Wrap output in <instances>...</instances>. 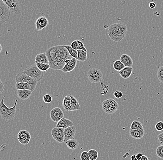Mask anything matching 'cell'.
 <instances>
[{
  "label": "cell",
  "instance_id": "20",
  "mask_svg": "<svg viewBox=\"0 0 163 160\" xmlns=\"http://www.w3.org/2000/svg\"><path fill=\"white\" fill-rule=\"evenodd\" d=\"M133 69L132 67H125L123 69L119 72V73L123 78H129L132 75Z\"/></svg>",
  "mask_w": 163,
  "mask_h": 160
},
{
  "label": "cell",
  "instance_id": "10",
  "mask_svg": "<svg viewBox=\"0 0 163 160\" xmlns=\"http://www.w3.org/2000/svg\"><path fill=\"white\" fill-rule=\"evenodd\" d=\"M52 135L54 139L58 143L65 142V129L61 127H56L52 130Z\"/></svg>",
  "mask_w": 163,
  "mask_h": 160
},
{
  "label": "cell",
  "instance_id": "3",
  "mask_svg": "<svg viewBox=\"0 0 163 160\" xmlns=\"http://www.w3.org/2000/svg\"><path fill=\"white\" fill-rule=\"evenodd\" d=\"M5 96H3L2 100L0 102V112L1 117L6 120H10L15 117L16 113V106L17 104L18 100H16L14 105L12 107H9L5 105L4 102V100Z\"/></svg>",
  "mask_w": 163,
  "mask_h": 160
},
{
  "label": "cell",
  "instance_id": "44",
  "mask_svg": "<svg viewBox=\"0 0 163 160\" xmlns=\"http://www.w3.org/2000/svg\"><path fill=\"white\" fill-rule=\"evenodd\" d=\"M131 160H138L136 156L135 155H132L131 157Z\"/></svg>",
  "mask_w": 163,
  "mask_h": 160
},
{
  "label": "cell",
  "instance_id": "12",
  "mask_svg": "<svg viewBox=\"0 0 163 160\" xmlns=\"http://www.w3.org/2000/svg\"><path fill=\"white\" fill-rule=\"evenodd\" d=\"M50 117L52 121L58 123L64 117V113L59 107H56L52 109L50 113Z\"/></svg>",
  "mask_w": 163,
  "mask_h": 160
},
{
  "label": "cell",
  "instance_id": "16",
  "mask_svg": "<svg viewBox=\"0 0 163 160\" xmlns=\"http://www.w3.org/2000/svg\"><path fill=\"white\" fill-rule=\"evenodd\" d=\"M32 93L31 90L28 89L18 90L17 92L18 97L21 100H25L29 99Z\"/></svg>",
  "mask_w": 163,
  "mask_h": 160
},
{
  "label": "cell",
  "instance_id": "25",
  "mask_svg": "<svg viewBox=\"0 0 163 160\" xmlns=\"http://www.w3.org/2000/svg\"><path fill=\"white\" fill-rule=\"evenodd\" d=\"M78 52V56L77 60L81 62H85L87 59V52L82 50H77Z\"/></svg>",
  "mask_w": 163,
  "mask_h": 160
},
{
  "label": "cell",
  "instance_id": "34",
  "mask_svg": "<svg viewBox=\"0 0 163 160\" xmlns=\"http://www.w3.org/2000/svg\"><path fill=\"white\" fill-rule=\"evenodd\" d=\"M157 78L160 82L163 83V66L160 67L157 70Z\"/></svg>",
  "mask_w": 163,
  "mask_h": 160
},
{
  "label": "cell",
  "instance_id": "7",
  "mask_svg": "<svg viewBox=\"0 0 163 160\" xmlns=\"http://www.w3.org/2000/svg\"><path fill=\"white\" fill-rule=\"evenodd\" d=\"M88 77L90 82L97 83L103 79V75L101 70L97 68H91L88 72Z\"/></svg>",
  "mask_w": 163,
  "mask_h": 160
},
{
  "label": "cell",
  "instance_id": "21",
  "mask_svg": "<svg viewBox=\"0 0 163 160\" xmlns=\"http://www.w3.org/2000/svg\"><path fill=\"white\" fill-rule=\"evenodd\" d=\"M35 62L49 64L48 58L45 53L38 54L35 57Z\"/></svg>",
  "mask_w": 163,
  "mask_h": 160
},
{
  "label": "cell",
  "instance_id": "35",
  "mask_svg": "<svg viewBox=\"0 0 163 160\" xmlns=\"http://www.w3.org/2000/svg\"><path fill=\"white\" fill-rule=\"evenodd\" d=\"M80 159L81 160H90L88 152L84 151L82 152L80 156Z\"/></svg>",
  "mask_w": 163,
  "mask_h": 160
},
{
  "label": "cell",
  "instance_id": "19",
  "mask_svg": "<svg viewBox=\"0 0 163 160\" xmlns=\"http://www.w3.org/2000/svg\"><path fill=\"white\" fill-rule=\"evenodd\" d=\"M120 60L125 67H132L133 65V59L127 54H122L120 56Z\"/></svg>",
  "mask_w": 163,
  "mask_h": 160
},
{
  "label": "cell",
  "instance_id": "36",
  "mask_svg": "<svg viewBox=\"0 0 163 160\" xmlns=\"http://www.w3.org/2000/svg\"><path fill=\"white\" fill-rule=\"evenodd\" d=\"M82 50L83 51H85L87 52V50L85 47L84 44H83L82 42L81 41L78 40V47H77V50Z\"/></svg>",
  "mask_w": 163,
  "mask_h": 160
},
{
  "label": "cell",
  "instance_id": "6",
  "mask_svg": "<svg viewBox=\"0 0 163 160\" xmlns=\"http://www.w3.org/2000/svg\"><path fill=\"white\" fill-rule=\"evenodd\" d=\"M15 80L16 82H24L30 85L31 87L32 92L34 91L38 82L36 80L32 79V77L28 76L24 71L21 72L16 75L15 77Z\"/></svg>",
  "mask_w": 163,
  "mask_h": 160
},
{
  "label": "cell",
  "instance_id": "30",
  "mask_svg": "<svg viewBox=\"0 0 163 160\" xmlns=\"http://www.w3.org/2000/svg\"><path fill=\"white\" fill-rule=\"evenodd\" d=\"M35 65L41 71L43 72H45L51 68L50 65L46 63H41L38 62H35Z\"/></svg>",
  "mask_w": 163,
  "mask_h": 160
},
{
  "label": "cell",
  "instance_id": "43",
  "mask_svg": "<svg viewBox=\"0 0 163 160\" xmlns=\"http://www.w3.org/2000/svg\"><path fill=\"white\" fill-rule=\"evenodd\" d=\"M136 156L138 160H140V159H141V158H142V157L143 155L141 153H138L136 155Z\"/></svg>",
  "mask_w": 163,
  "mask_h": 160
},
{
  "label": "cell",
  "instance_id": "28",
  "mask_svg": "<svg viewBox=\"0 0 163 160\" xmlns=\"http://www.w3.org/2000/svg\"><path fill=\"white\" fill-rule=\"evenodd\" d=\"M64 46L68 50L69 53L72 58L77 59L78 56V52L77 50H75L74 49L72 48L71 45H64Z\"/></svg>",
  "mask_w": 163,
  "mask_h": 160
},
{
  "label": "cell",
  "instance_id": "37",
  "mask_svg": "<svg viewBox=\"0 0 163 160\" xmlns=\"http://www.w3.org/2000/svg\"><path fill=\"white\" fill-rule=\"evenodd\" d=\"M155 129L157 131H162L163 130V122L160 121L155 125Z\"/></svg>",
  "mask_w": 163,
  "mask_h": 160
},
{
  "label": "cell",
  "instance_id": "42",
  "mask_svg": "<svg viewBox=\"0 0 163 160\" xmlns=\"http://www.w3.org/2000/svg\"><path fill=\"white\" fill-rule=\"evenodd\" d=\"M149 7L153 9V8H155L156 5V4L154 2H151L149 3Z\"/></svg>",
  "mask_w": 163,
  "mask_h": 160
},
{
  "label": "cell",
  "instance_id": "40",
  "mask_svg": "<svg viewBox=\"0 0 163 160\" xmlns=\"http://www.w3.org/2000/svg\"><path fill=\"white\" fill-rule=\"evenodd\" d=\"M157 138L160 142V144L163 145V133L160 134L157 136Z\"/></svg>",
  "mask_w": 163,
  "mask_h": 160
},
{
  "label": "cell",
  "instance_id": "4",
  "mask_svg": "<svg viewBox=\"0 0 163 160\" xmlns=\"http://www.w3.org/2000/svg\"><path fill=\"white\" fill-rule=\"evenodd\" d=\"M102 107L105 113L109 114L116 113L119 108L117 102L113 99H109L104 100L102 103Z\"/></svg>",
  "mask_w": 163,
  "mask_h": 160
},
{
  "label": "cell",
  "instance_id": "31",
  "mask_svg": "<svg viewBox=\"0 0 163 160\" xmlns=\"http://www.w3.org/2000/svg\"><path fill=\"white\" fill-rule=\"evenodd\" d=\"M90 160H96L98 157V153L96 150L91 149L88 151Z\"/></svg>",
  "mask_w": 163,
  "mask_h": 160
},
{
  "label": "cell",
  "instance_id": "11",
  "mask_svg": "<svg viewBox=\"0 0 163 160\" xmlns=\"http://www.w3.org/2000/svg\"><path fill=\"white\" fill-rule=\"evenodd\" d=\"M17 138L19 142H20L21 144L27 145L28 144V143L31 140V136L29 131L22 130L19 132Z\"/></svg>",
  "mask_w": 163,
  "mask_h": 160
},
{
  "label": "cell",
  "instance_id": "32",
  "mask_svg": "<svg viewBox=\"0 0 163 160\" xmlns=\"http://www.w3.org/2000/svg\"><path fill=\"white\" fill-rule=\"evenodd\" d=\"M156 153L157 157L161 159H163V145H160L157 147Z\"/></svg>",
  "mask_w": 163,
  "mask_h": 160
},
{
  "label": "cell",
  "instance_id": "39",
  "mask_svg": "<svg viewBox=\"0 0 163 160\" xmlns=\"http://www.w3.org/2000/svg\"><path fill=\"white\" fill-rule=\"evenodd\" d=\"M71 46L72 48L74 49L75 50H77L78 47V40H76L72 42Z\"/></svg>",
  "mask_w": 163,
  "mask_h": 160
},
{
  "label": "cell",
  "instance_id": "24",
  "mask_svg": "<svg viewBox=\"0 0 163 160\" xmlns=\"http://www.w3.org/2000/svg\"><path fill=\"white\" fill-rule=\"evenodd\" d=\"M69 95L72 98V105H71V107L69 109V112L80 110L81 108H80V104L79 103L78 100L72 95Z\"/></svg>",
  "mask_w": 163,
  "mask_h": 160
},
{
  "label": "cell",
  "instance_id": "9",
  "mask_svg": "<svg viewBox=\"0 0 163 160\" xmlns=\"http://www.w3.org/2000/svg\"><path fill=\"white\" fill-rule=\"evenodd\" d=\"M11 11L16 14L21 13V8L18 0H2Z\"/></svg>",
  "mask_w": 163,
  "mask_h": 160
},
{
  "label": "cell",
  "instance_id": "29",
  "mask_svg": "<svg viewBox=\"0 0 163 160\" xmlns=\"http://www.w3.org/2000/svg\"><path fill=\"white\" fill-rule=\"evenodd\" d=\"M113 67L115 70L117 71H120V70L123 69L125 66L123 64L122 62L120 61V60H116L113 63Z\"/></svg>",
  "mask_w": 163,
  "mask_h": 160
},
{
  "label": "cell",
  "instance_id": "15",
  "mask_svg": "<svg viewBox=\"0 0 163 160\" xmlns=\"http://www.w3.org/2000/svg\"><path fill=\"white\" fill-rule=\"evenodd\" d=\"M65 143L69 139H73L75 136L76 129L75 126H72L65 129Z\"/></svg>",
  "mask_w": 163,
  "mask_h": 160
},
{
  "label": "cell",
  "instance_id": "23",
  "mask_svg": "<svg viewBox=\"0 0 163 160\" xmlns=\"http://www.w3.org/2000/svg\"><path fill=\"white\" fill-rule=\"evenodd\" d=\"M65 144L69 149L72 150H75L78 149L79 146V143L78 141L75 139H72L67 141Z\"/></svg>",
  "mask_w": 163,
  "mask_h": 160
},
{
  "label": "cell",
  "instance_id": "1",
  "mask_svg": "<svg viewBox=\"0 0 163 160\" xmlns=\"http://www.w3.org/2000/svg\"><path fill=\"white\" fill-rule=\"evenodd\" d=\"M51 69L56 70H62L65 61L72 57L64 45H57L48 49L46 52Z\"/></svg>",
  "mask_w": 163,
  "mask_h": 160
},
{
  "label": "cell",
  "instance_id": "46",
  "mask_svg": "<svg viewBox=\"0 0 163 160\" xmlns=\"http://www.w3.org/2000/svg\"><path fill=\"white\" fill-rule=\"evenodd\" d=\"M0 47H1V51H0V52H1V50H2V46H1V45H0Z\"/></svg>",
  "mask_w": 163,
  "mask_h": 160
},
{
  "label": "cell",
  "instance_id": "27",
  "mask_svg": "<svg viewBox=\"0 0 163 160\" xmlns=\"http://www.w3.org/2000/svg\"><path fill=\"white\" fill-rule=\"evenodd\" d=\"M143 128H144L141 122L137 121V120H134L131 124L130 130H140Z\"/></svg>",
  "mask_w": 163,
  "mask_h": 160
},
{
  "label": "cell",
  "instance_id": "38",
  "mask_svg": "<svg viewBox=\"0 0 163 160\" xmlns=\"http://www.w3.org/2000/svg\"><path fill=\"white\" fill-rule=\"evenodd\" d=\"M113 96L116 99H120L122 97L123 93L121 91L117 90L113 93Z\"/></svg>",
  "mask_w": 163,
  "mask_h": 160
},
{
  "label": "cell",
  "instance_id": "5",
  "mask_svg": "<svg viewBox=\"0 0 163 160\" xmlns=\"http://www.w3.org/2000/svg\"><path fill=\"white\" fill-rule=\"evenodd\" d=\"M24 72L28 76L32 77L37 82L41 81L44 76V72L42 71L35 65H32L25 69Z\"/></svg>",
  "mask_w": 163,
  "mask_h": 160
},
{
  "label": "cell",
  "instance_id": "26",
  "mask_svg": "<svg viewBox=\"0 0 163 160\" xmlns=\"http://www.w3.org/2000/svg\"><path fill=\"white\" fill-rule=\"evenodd\" d=\"M15 87L17 90H21V89H28V90H31V87L30 85L28 83L24 82H16L15 84Z\"/></svg>",
  "mask_w": 163,
  "mask_h": 160
},
{
  "label": "cell",
  "instance_id": "45",
  "mask_svg": "<svg viewBox=\"0 0 163 160\" xmlns=\"http://www.w3.org/2000/svg\"><path fill=\"white\" fill-rule=\"evenodd\" d=\"M140 160H149L148 157L145 155H143L142 158Z\"/></svg>",
  "mask_w": 163,
  "mask_h": 160
},
{
  "label": "cell",
  "instance_id": "22",
  "mask_svg": "<svg viewBox=\"0 0 163 160\" xmlns=\"http://www.w3.org/2000/svg\"><path fill=\"white\" fill-rule=\"evenodd\" d=\"M63 107L66 111L69 112L72 105V98L70 95H67L63 100Z\"/></svg>",
  "mask_w": 163,
  "mask_h": 160
},
{
  "label": "cell",
  "instance_id": "18",
  "mask_svg": "<svg viewBox=\"0 0 163 160\" xmlns=\"http://www.w3.org/2000/svg\"><path fill=\"white\" fill-rule=\"evenodd\" d=\"M74 126V123L71 120L63 117L57 123L56 127H61L64 129L68 128L69 127Z\"/></svg>",
  "mask_w": 163,
  "mask_h": 160
},
{
  "label": "cell",
  "instance_id": "17",
  "mask_svg": "<svg viewBox=\"0 0 163 160\" xmlns=\"http://www.w3.org/2000/svg\"><path fill=\"white\" fill-rule=\"evenodd\" d=\"M145 130L144 128L138 130H130V136L135 139H140L142 138L145 135Z\"/></svg>",
  "mask_w": 163,
  "mask_h": 160
},
{
  "label": "cell",
  "instance_id": "13",
  "mask_svg": "<svg viewBox=\"0 0 163 160\" xmlns=\"http://www.w3.org/2000/svg\"><path fill=\"white\" fill-rule=\"evenodd\" d=\"M77 63V59L75 58H72L70 59L65 61V64L62 69L63 72L68 73L73 71L76 68Z\"/></svg>",
  "mask_w": 163,
  "mask_h": 160
},
{
  "label": "cell",
  "instance_id": "41",
  "mask_svg": "<svg viewBox=\"0 0 163 160\" xmlns=\"http://www.w3.org/2000/svg\"><path fill=\"white\" fill-rule=\"evenodd\" d=\"M4 90V86L1 80H0V93H1Z\"/></svg>",
  "mask_w": 163,
  "mask_h": 160
},
{
  "label": "cell",
  "instance_id": "2",
  "mask_svg": "<svg viewBox=\"0 0 163 160\" xmlns=\"http://www.w3.org/2000/svg\"><path fill=\"white\" fill-rule=\"evenodd\" d=\"M127 33V26L122 23H114L110 25L108 32L110 39L116 42H120L124 39Z\"/></svg>",
  "mask_w": 163,
  "mask_h": 160
},
{
  "label": "cell",
  "instance_id": "8",
  "mask_svg": "<svg viewBox=\"0 0 163 160\" xmlns=\"http://www.w3.org/2000/svg\"><path fill=\"white\" fill-rule=\"evenodd\" d=\"M10 10L2 0L0 1V24L8 22L10 18Z\"/></svg>",
  "mask_w": 163,
  "mask_h": 160
},
{
  "label": "cell",
  "instance_id": "33",
  "mask_svg": "<svg viewBox=\"0 0 163 160\" xmlns=\"http://www.w3.org/2000/svg\"><path fill=\"white\" fill-rule=\"evenodd\" d=\"M43 101L45 103L50 104L53 100L52 96L49 94H46L43 96Z\"/></svg>",
  "mask_w": 163,
  "mask_h": 160
},
{
  "label": "cell",
  "instance_id": "14",
  "mask_svg": "<svg viewBox=\"0 0 163 160\" xmlns=\"http://www.w3.org/2000/svg\"><path fill=\"white\" fill-rule=\"evenodd\" d=\"M49 24L48 21L47 19L45 16L39 17L35 23L36 29L38 31L42 30L46 27Z\"/></svg>",
  "mask_w": 163,
  "mask_h": 160
}]
</instances>
